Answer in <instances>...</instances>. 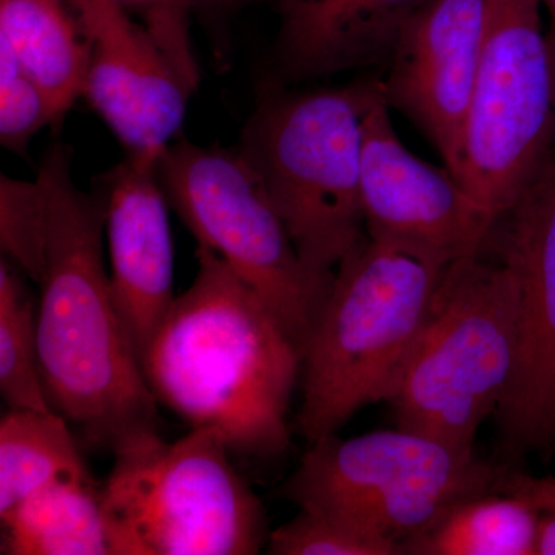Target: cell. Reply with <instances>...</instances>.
Returning <instances> with one entry per match:
<instances>
[{
	"instance_id": "cell-1",
	"label": "cell",
	"mask_w": 555,
	"mask_h": 555,
	"mask_svg": "<svg viewBox=\"0 0 555 555\" xmlns=\"http://www.w3.org/2000/svg\"><path fill=\"white\" fill-rule=\"evenodd\" d=\"M72 149L53 144L39 167L47 240L38 286L40 367L54 411L90 448L116 452L158 430V414L105 269L101 195L73 181Z\"/></svg>"
},
{
	"instance_id": "cell-2",
	"label": "cell",
	"mask_w": 555,
	"mask_h": 555,
	"mask_svg": "<svg viewBox=\"0 0 555 555\" xmlns=\"http://www.w3.org/2000/svg\"><path fill=\"white\" fill-rule=\"evenodd\" d=\"M196 259L195 281L142 357L145 382L158 403L190 429L214 433L232 455L283 454L301 350L224 259L199 246Z\"/></svg>"
},
{
	"instance_id": "cell-3",
	"label": "cell",
	"mask_w": 555,
	"mask_h": 555,
	"mask_svg": "<svg viewBox=\"0 0 555 555\" xmlns=\"http://www.w3.org/2000/svg\"><path fill=\"white\" fill-rule=\"evenodd\" d=\"M382 101V78L337 89L268 90L241 131L238 152L268 190L299 258L320 280L332 281L367 236L363 127Z\"/></svg>"
},
{
	"instance_id": "cell-4",
	"label": "cell",
	"mask_w": 555,
	"mask_h": 555,
	"mask_svg": "<svg viewBox=\"0 0 555 555\" xmlns=\"http://www.w3.org/2000/svg\"><path fill=\"white\" fill-rule=\"evenodd\" d=\"M447 266L369 236L339 262L301 356L297 427L309 444L390 400Z\"/></svg>"
},
{
	"instance_id": "cell-5",
	"label": "cell",
	"mask_w": 555,
	"mask_h": 555,
	"mask_svg": "<svg viewBox=\"0 0 555 555\" xmlns=\"http://www.w3.org/2000/svg\"><path fill=\"white\" fill-rule=\"evenodd\" d=\"M113 455L101 488L113 555H254L268 545L261 502L210 430L177 441L155 430Z\"/></svg>"
},
{
	"instance_id": "cell-6",
	"label": "cell",
	"mask_w": 555,
	"mask_h": 555,
	"mask_svg": "<svg viewBox=\"0 0 555 555\" xmlns=\"http://www.w3.org/2000/svg\"><path fill=\"white\" fill-rule=\"evenodd\" d=\"M517 284L503 262L456 259L438 280L422 334L387 403L398 426L474 449L517 360Z\"/></svg>"
},
{
	"instance_id": "cell-7",
	"label": "cell",
	"mask_w": 555,
	"mask_h": 555,
	"mask_svg": "<svg viewBox=\"0 0 555 555\" xmlns=\"http://www.w3.org/2000/svg\"><path fill=\"white\" fill-rule=\"evenodd\" d=\"M507 478L474 449L398 426L347 440L334 434L310 444L281 495L401 551L456 503L505 492Z\"/></svg>"
},
{
	"instance_id": "cell-8",
	"label": "cell",
	"mask_w": 555,
	"mask_h": 555,
	"mask_svg": "<svg viewBox=\"0 0 555 555\" xmlns=\"http://www.w3.org/2000/svg\"><path fill=\"white\" fill-rule=\"evenodd\" d=\"M158 177L198 246L255 288L302 356L332 281L306 268L257 171L238 150L181 139L160 155Z\"/></svg>"
},
{
	"instance_id": "cell-9",
	"label": "cell",
	"mask_w": 555,
	"mask_h": 555,
	"mask_svg": "<svg viewBox=\"0 0 555 555\" xmlns=\"http://www.w3.org/2000/svg\"><path fill=\"white\" fill-rule=\"evenodd\" d=\"M542 13V0H485L459 179L495 218L511 206L555 134Z\"/></svg>"
},
{
	"instance_id": "cell-10",
	"label": "cell",
	"mask_w": 555,
	"mask_h": 555,
	"mask_svg": "<svg viewBox=\"0 0 555 555\" xmlns=\"http://www.w3.org/2000/svg\"><path fill=\"white\" fill-rule=\"evenodd\" d=\"M517 284V360L499 409L511 454L555 451V134L488 247Z\"/></svg>"
},
{
	"instance_id": "cell-11",
	"label": "cell",
	"mask_w": 555,
	"mask_h": 555,
	"mask_svg": "<svg viewBox=\"0 0 555 555\" xmlns=\"http://www.w3.org/2000/svg\"><path fill=\"white\" fill-rule=\"evenodd\" d=\"M361 199L369 238L441 264L483 255L496 221L447 166L401 142L386 101L364 120Z\"/></svg>"
},
{
	"instance_id": "cell-12",
	"label": "cell",
	"mask_w": 555,
	"mask_h": 555,
	"mask_svg": "<svg viewBox=\"0 0 555 555\" xmlns=\"http://www.w3.org/2000/svg\"><path fill=\"white\" fill-rule=\"evenodd\" d=\"M90 39L82 96L130 158L159 160L185 118L193 87L144 25L108 0H72Z\"/></svg>"
},
{
	"instance_id": "cell-13",
	"label": "cell",
	"mask_w": 555,
	"mask_h": 555,
	"mask_svg": "<svg viewBox=\"0 0 555 555\" xmlns=\"http://www.w3.org/2000/svg\"><path fill=\"white\" fill-rule=\"evenodd\" d=\"M483 27L485 0H423L398 33L382 78L386 104L423 131L455 178Z\"/></svg>"
},
{
	"instance_id": "cell-14",
	"label": "cell",
	"mask_w": 555,
	"mask_h": 555,
	"mask_svg": "<svg viewBox=\"0 0 555 555\" xmlns=\"http://www.w3.org/2000/svg\"><path fill=\"white\" fill-rule=\"evenodd\" d=\"M109 286L142 363L175 301L169 201L158 160L130 158L102 179ZM142 366V364H141Z\"/></svg>"
},
{
	"instance_id": "cell-15",
	"label": "cell",
	"mask_w": 555,
	"mask_h": 555,
	"mask_svg": "<svg viewBox=\"0 0 555 555\" xmlns=\"http://www.w3.org/2000/svg\"><path fill=\"white\" fill-rule=\"evenodd\" d=\"M423 0H276V67L297 82L387 64Z\"/></svg>"
},
{
	"instance_id": "cell-16",
	"label": "cell",
	"mask_w": 555,
	"mask_h": 555,
	"mask_svg": "<svg viewBox=\"0 0 555 555\" xmlns=\"http://www.w3.org/2000/svg\"><path fill=\"white\" fill-rule=\"evenodd\" d=\"M0 38L47 94L60 124L82 96L91 56L72 0H0Z\"/></svg>"
},
{
	"instance_id": "cell-17",
	"label": "cell",
	"mask_w": 555,
	"mask_h": 555,
	"mask_svg": "<svg viewBox=\"0 0 555 555\" xmlns=\"http://www.w3.org/2000/svg\"><path fill=\"white\" fill-rule=\"evenodd\" d=\"M0 521L3 555H113L102 491L93 478L47 486Z\"/></svg>"
},
{
	"instance_id": "cell-18",
	"label": "cell",
	"mask_w": 555,
	"mask_h": 555,
	"mask_svg": "<svg viewBox=\"0 0 555 555\" xmlns=\"http://www.w3.org/2000/svg\"><path fill=\"white\" fill-rule=\"evenodd\" d=\"M68 420L54 411L9 409L0 420V518L57 481L89 480Z\"/></svg>"
},
{
	"instance_id": "cell-19",
	"label": "cell",
	"mask_w": 555,
	"mask_h": 555,
	"mask_svg": "<svg viewBox=\"0 0 555 555\" xmlns=\"http://www.w3.org/2000/svg\"><path fill=\"white\" fill-rule=\"evenodd\" d=\"M540 513L516 492H486L456 503L401 545L412 555H537Z\"/></svg>"
},
{
	"instance_id": "cell-20",
	"label": "cell",
	"mask_w": 555,
	"mask_h": 555,
	"mask_svg": "<svg viewBox=\"0 0 555 555\" xmlns=\"http://www.w3.org/2000/svg\"><path fill=\"white\" fill-rule=\"evenodd\" d=\"M0 393L9 409H53L40 367L38 306L5 257L0 261Z\"/></svg>"
},
{
	"instance_id": "cell-21",
	"label": "cell",
	"mask_w": 555,
	"mask_h": 555,
	"mask_svg": "<svg viewBox=\"0 0 555 555\" xmlns=\"http://www.w3.org/2000/svg\"><path fill=\"white\" fill-rule=\"evenodd\" d=\"M47 240V199L42 184L0 178V247L2 255L38 284Z\"/></svg>"
},
{
	"instance_id": "cell-22",
	"label": "cell",
	"mask_w": 555,
	"mask_h": 555,
	"mask_svg": "<svg viewBox=\"0 0 555 555\" xmlns=\"http://www.w3.org/2000/svg\"><path fill=\"white\" fill-rule=\"evenodd\" d=\"M272 555H397L400 546L386 542L337 518L315 511L299 509L291 521L270 532Z\"/></svg>"
},
{
	"instance_id": "cell-23",
	"label": "cell",
	"mask_w": 555,
	"mask_h": 555,
	"mask_svg": "<svg viewBox=\"0 0 555 555\" xmlns=\"http://www.w3.org/2000/svg\"><path fill=\"white\" fill-rule=\"evenodd\" d=\"M51 102L31 78L5 39L0 38V142L13 153H24L31 138L56 126Z\"/></svg>"
},
{
	"instance_id": "cell-24",
	"label": "cell",
	"mask_w": 555,
	"mask_h": 555,
	"mask_svg": "<svg viewBox=\"0 0 555 555\" xmlns=\"http://www.w3.org/2000/svg\"><path fill=\"white\" fill-rule=\"evenodd\" d=\"M134 17L155 38L185 80L198 89L199 67L190 38V0H108Z\"/></svg>"
},
{
	"instance_id": "cell-25",
	"label": "cell",
	"mask_w": 555,
	"mask_h": 555,
	"mask_svg": "<svg viewBox=\"0 0 555 555\" xmlns=\"http://www.w3.org/2000/svg\"><path fill=\"white\" fill-rule=\"evenodd\" d=\"M190 2H192L193 13H198L208 20H217L241 9L247 0H190Z\"/></svg>"
}]
</instances>
